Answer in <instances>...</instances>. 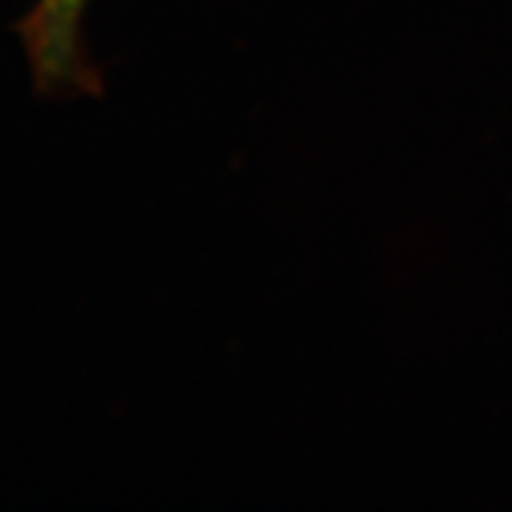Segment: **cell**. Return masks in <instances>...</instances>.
Returning <instances> with one entry per match:
<instances>
[{
	"label": "cell",
	"instance_id": "obj_1",
	"mask_svg": "<svg viewBox=\"0 0 512 512\" xmlns=\"http://www.w3.org/2000/svg\"><path fill=\"white\" fill-rule=\"evenodd\" d=\"M89 0H35L18 23V35L43 94H92L100 89L86 43L83 18Z\"/></svg>",
	"mask_w": 512,
	"mask_h": 512
}]
</instances>
